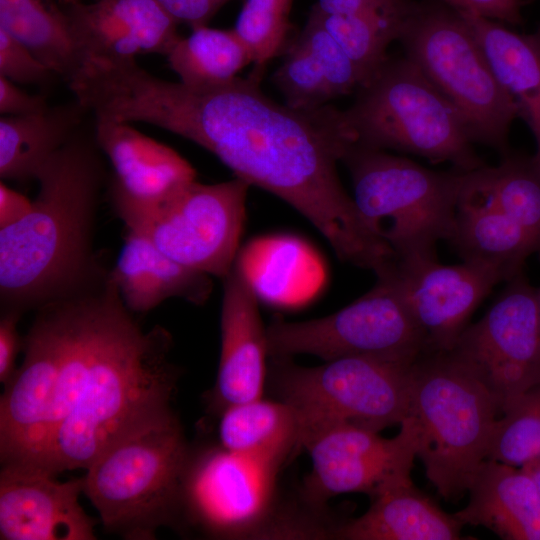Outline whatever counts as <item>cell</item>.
<instances>
[{"label": "cell", "instance_id": "9", "mask_svg": "<svg viewBox=\"0 0 540 540\" xmlns=\"http://www.w3.org/2000/svg\"><path fill=\"white\" fill-rule=\"evenodd\" d=\"M250 187L237 177L193 180L154 202L110 200L127 229L185 267L223 280L238 258Z\"/></svg>", "mask_w": 540, "mask_h": 540}, {"label": "cell", "instance_id": "22", "mask_svg": "<svg viewBox=\"0 0 540 540\" xmlns=\"http://www.w3.org/2000/svg\"><path fill=\"white\" fill-rule=\"evenodd\" d=\"M454 516L465 526H483L505 540H540V492L520 467L486 459Z\"/></svg>", "mask_w": 540, "mask_h": 540}, {"label": "cell", "instance_id": "35", "mask_svg": "<svg viewBox=\"0 0 540 540\" xmlns=\"http://www.w3.org/2000/svg\"><path fill=\"white\" fill-rule=\"evenodd\" d=\"M297 39L319 59L327 72L336 97L348 94L363 85L360 73L325 29L315 10L311 9L308 20Z\"/></svg>", "mask_w": 540, "mask_h": 540}, {"label": "cell", "instance_id": "43", "mask_svg": "<svg viewBox=\"0 0 540 540\" xmlns=\"http://www.w3.org/2000/svg\"><path fill=\"white\" fill-rule=\"evenodd\" d=\"M521 468L532 478L540 492V458L527 463Z\"/></svg>", "mask_w": 540, "mask_h": 540}, {"label": "cell", "instance_id": "27", "mask_svg": "<svg viewBox=\"0 0 540 540\" xmlns=\"http://www.w3.org/2000/svg\"><path fill=\"white\" fill-rule=\"evenodd\" d=\"M90 114L75 98L26 115H1L0 177L26 182L63 147Z\"/></svg>", "mask_w": 540, "mask_h": 540}, {"label": "cell", "instance_id": "40", "mask_svg": "<svg viewBox=\"0 0 540 540\" xmlns=\"http://www.w3.org/2000/svg\"><path fill=\"white\" fill-rule=\"evenodd\" d=\"M521 8V0H460L457 11L517 25L522 23Z\"/></svg>", "mask_w": 540, "mask_h": 540}, {"label": "cell", "instance_id": "34", "mask_svg": "<svg viewBox=\"0 0 540 540\" xmlns=\"http://www.w3.org/2000/svg\"><path fill=\"white\" fill-rule=\"evenodd\" d=\"M293 0H243L234 30L250 51L256 68L276 57L285 48L290 30Z\"/></svg>", "mask_w": 540, "mask_h": 540}, {"label": "cell", "instance_id": "19", "mask_svg": "<svg viewBox=\"0 0 540 540\" xmlns=\"http://www.w3.org/2000/svg\"><path fill=\"white\" fill-rule=\"evenodd\" d=\"M61 5L81 64L87 59L167 55L181 37L178 23L155 0L77 1Z\"/></svg>", "mask_w": 540, "mask_h": 540}, {"label": "cell", "instance_id": "42", "mask_svg": "<svg viewBox=\"0 0 540 540\" xmlns=\"http://www.w3.org/2000/svg\"><path fill=\"white\" fill-rule=\"evenodd\" d=\"M32 201L19 192L0 183V228L8 227L23 219L31 210Z\"/></svg>", "mask_w": 540, "mask_h": 540}, {"label": "cell", "instance_id": "37", "mask_svg": "<svg viewBox=\"0 0 540 540\" xmlns=\"http://www.w3.org/2000/svg\"><path fill=\"white\" fill-rule=\"evenodd\" d=\"M178 24L191 28L207 25L208 21L231 0H155Z\"/></svg>", "mask_w": 540, "mask_h": 540}, {"label": "cell", "instance_id": "26", "mask_svg": "<svg viewBox=\"0 0 540 540\" xmlns=\"http://www.w3.org/2000/svg\"><path fill=\"white\" fill-rule=\"evenodd\" d=\"M218 416L222 448L277 471L301 448V417L284 401L260 397L229 406Z\"/></svg>", "mask_w": 540, "mask_h": 540}, {"label": "cell", "instance_id": "38", "mask_svg": "<svg viewBox=\"0 0 540 540\" xmlns=\"http://www.w3.org/2000/svg\"><path fill=\"white\" fill-rule=\"evenodd\" d=\"M21 312L5 310L0 320V381L6 385L16 371L15 362L23 342L17 331Z\"/></svg>", "mask_w": 540, "mask_h": 540}, {"label": "cell", "instance_id": "29", "mask_svg": "<svg viewBox=\"0 0 540 540\" xmlns=\"http://www.w3.org/2000/svg\"><path fill=\"white\" fill-rule=\"evenodd\" d=\"M179 81L190 87L217 86L232 81L252 63L249 49L234 29L207 25L192 28L166 55Z\"/></svg>", "mask_w": 540, "mask_h": 540}, {"label": "cell", "instance_id": "18", "mask_svg": "<svg viewBox=\"0 0 540 540\" xmlns=\"http://www.w3.org/2000/svg\"><path fill=\"white\" fill-rule=\"evenodd\" d=\"M0 474L2 540H94L96 522L79 503L83 478L60 482L35 466L5 464Z\"/></svg>", "mask_w": 540, "mask_h": 540}, {"label": "cell", "instance_id": "25", "mask_svg": "<svg viewBox=\"0 0 540 540\" xmlns=\"http://www.w3.org/2000/svg\"><path fill=\"white\" fill-rule=\"evenodd\" d=\"M479 42L501 86L512 98L536 141L540 167V27L523 34L482 16L458 11Z\"/></svg>", "mask_w": 540, "mask_h": 540}, {"label": "cell", "instance_id": "13", "mask_svg": "<svg viewBox=\"0 0 540 540\" xmlns=\"http://www.w3.org/2000/svg\"><path fill=\"white\" fill-rule=\"evenodd\" d=\"M449 352L490 391L500 414L540 384L536 288L523 273L506 282L484 316L465 328Z\"/></svg>", "mask_w": 540, "mask_h": 540}, {"label": "cell", "instance_id": "45", "mask_svg": "<svg viewBox=\"0 0 540 540\" xmlns=\"http://www.w3.org/2000/svg\"><path fill=\"white\" fill-rule=\"evenodd\" d=\"M536 303H537L538 316H539V322H540V288L536 289Z\"/></svg>", "mask_w": 540, "mask_h": 540}, {"label": "cell", "instance_id": "23", "mask_svg": "<svg viewBox=\"0 0 540 540\" xmlns=\"http://www.w3.org/2000/svg\"><path fill=\"white\" fill-rule=\"evenodd\" d=\"M109 276L127 309L137 313L148 312L169 298L202 305L213 288L211 276L176 262L129 229Z\"/></svg>", "mask_w": 540, "mask_h": 540}, {"label": "cell", "instance_id": "20", "mask_svg": "<svg viewBox=\"0 0 540 540\" xmlns=\"http://www.w3.org/2000/svg\"><path fill=\"white\" fill-rule=\"evenodd\" d=\"M94 128L99 148L112 166L110 198L154 202L196 180V171L185 158L131 123L95 119Z\"/></svg>", "mask_w": 540, "mask_h": 540}, {"label": "cell", "instance_id": "10", "mask_svg": "<svg viewBox=\"0 0 540 540\" xmlns=\"http://www.w3.org/2000/svg\"><path fill=\"white\" fill-rule=\"evenodd\" d=\"M268 382L276 399L301 420L326 419L379 432L409 415L415 362L345 357L306 367L269 357Z\"/></svg>", "mask_w": 540, "mask_h": 540}, {"label": "cell", "instance_id": "5", "mask_svg": "<svg viewBox=\"0 0 540 540\" xmlns=\"http://www.w3.org/2000/svg\"><path fill=\"white\" fill-rule=\"evenodd\" d=\"M341 162L362 220L395 258L437 257V242L452 235L466 172L433 171L355 143Z\"/></svg>", "mask_w": 540, "mask_h": 540}, {"label": "cell", "instance_id": "17", "mask_svg": "<svg viewBox=\"0 0 540 540\" xmlns=\"http://www.w3.org/2000/svg\"><path fill=\"white\" fill-rule=\"evenodd\" d=\"M220 334L217 378L207 400L217 415L229 406L262 397L268 373L266 326L254 284L238 258L223 279Z\"/></svg>", "mask_w": 540, "mask_h": 540}, {"label": "cell", "instance_id": "33", "mask_svg": "<svg viewBox=\"0 0 540 540\" xmlns=\"http://www.w3.org/2000/svg\"><path fill=\"white\" fill-rule=\"evenodd\" d=\"M273 82L285 104L298 110H314L336 98L327 72L315 54L299 39L287 48Z\"/></svg>", "mask_w": 540, "mask_h": 540}, {"label": "cell", "instance_id": "31", "mask_svg": "<svg viewBox=\"0 0 540 540\" xmlns=\"http://www.w3.org/2000/svg\"><path fill=\"white\" fill-rule=\"evenodd\" d=\"M479 173L500 209L530 237L540 258V167L533 157L507 152Z\"/></svg>", "mask_w": 540, "mask_h": 540}, {"label": "cell", "instance_id": "28", "mask_svg": "<svg viewBox=\"0 0 540 540\" xmlns=\"http://www.w3.org/2000/svg\"><path fill=\"white\" fill-rule=\"evenodd\" d=\"M0 29L67 83L81 66L66 13L54 0H0Z\"/></svg>", "mask_w": 540, "mask_h": 540}, {"label": "cell", "instance_id": "16", "mask_svg": "<svg viewBox=\"0 0 540 540\" xmlns=\"http://www.w3.org/2000/svg\"><path fill=\"white\" fill-rule=\"evenodd\" d=\"M388 277L422 329L428 351H450L492 288L502 282L482 266L443 265L437 257L395 258Z\"/></svg>", "mask_w": 540, "mask_h": 540}, {"label": "cell", "instance_id": "4", "mask_svg": "<svg viewBox=\"0 0 540 540\" xmlns=\"http://www.w3.org/2000/svg\"><path fill=\"white\" fill-rule=\"evenodd\" d=\"M498 414L490 391L451 352L426 350L415 361L408 417L417 428V457L445 501L467 493Z\"/></svg>", "mask_w": 540, "mask_h": 540}, {"label": "cell", "instance_id": "7", "mask_svg": "<svg viewBox=\"0 0 540 540\" xmlns=\"http://www.w3.org/2000/svg\"><path fill=\"white\" fill-rule=\"evenodd\" d=\"M190 455L175 416L101 454L86 469L83 493L107 530L127 539H153L182 512Z\"/></svg>", "mask_w": 540, "mask_h": 540}, {"label": "cell", "instance_id": "41", "mask_svg": "<svg viewBox=\"0 0 540 540\" xmlns=\"http://www.w3.org/2000/svg\"><path fill=\"white\" fill-rule=\"evenodd\" d=\"M406 3L407 0H317L312 8L322 15H354L392 11Z\"/></svg>", "mask_w": 540, "mask_h": 540}, {"label": "cell", "instance_id": "3", "mask_svg": "<svg viewBox=\"0 0 540 540\" xmlns=\"http://www.w3.org/2000/svg\"><path fill=\"white\" fill-rule=\"evenodd\" d=\"M102 151L85 123L39 170L30 212L0 228L5 310L68 298L94 287L92 230L105 182Z\"/></svg>", "mask_w": 540, "mask_h": 540}, {"label": "cell", "instance_id": "24", "mask_svg": "<svg viewBox=\"0 0 540 540\" xmlns=\"http://www.w3.org/2000/svg\"><path fill=\"white\" fill-rule=\"evenodd\" d=\"M463 526L410 481L373 498L361 516L339 522L332 539L457 540Z\"/></svg>", "mask_w": 540, "mask_h": 540}, {"label": "cell", "instance_id": "30", "mask_svg": "<svg viewBox=\"0 0 540 540\" xmlns=\"http://www.w3.org/2000/svg\"><path fill=\"white\" fill-rule=\"evenodd\" d=\"M410 3L399 9L354 15H322L323 26L336 40L367 83L388 60L389 44L398 40Z\"/></svg>", "mask_w": 540, "mask_h": 540}, {"label": "cell", "instance_id": "14", "mask_svg": "<svg viewBox=\"0 0 540 540\" xmlns=\"http://www.w3.org/2000/svg\"><path fill=\"white\" fill-rule=\"evenodd\" d=\"M277 470L231 453L220 445L191 453L182 512L219 538H259L274 508Z\"/></svg>", "mask_w": 540, "mask_h": 540}, {"label": "cell", "instance_id": "11", "mask_svg": "<svg viewBox=\"0 0 540 540\" xmlns=\"http://www.w3.org/2000/svg\"><path fill=\"white\" fill-rule=\"evenodd\" d=\"M269 357L313 355L324 361L373 357L415 362L427 350L425 335L393 282L375 285L344 308L324 317L266 326Z\"/></svg>", "mask_w": 540, "mask_h": 540}, {"label": "cell", "instance_id": "46", "mask_svg": "<svg viewBox=\"0 0 540 540\" xmlns=\"http://www.w3.org/2000/svg\"><path fill=\"white\" fill-rule=\"evenodd\" d=\"M82 0H59L60 3H71V2H77Z\"/></svg>", "mask_w": 540, "mask_h": 540}, {"label": "cell", "instance_id": "6", "mask_svg": "<svg viewBox=\"0 0 540 540\" xmlns=\"http://www.w3.org/2000/svg\"><path fill=\"white\" fill-rule=\"evenodd\" d=\"M358 91L342 111L355 144L449 162L463 172L485 165L458 112L406 56L388 58Z\"/></svg>", "mask_w": 540, "mask_h": 540}, {"label": "cell", "instance_id": "36", "mask_svg": "<svg viewBox=\"0 0 540 540\" xmlns=\"http://www.w3.org/2000/svg\"><path fill=\"white\" fill-rule=\"evenodd\" d=\"M0 75L14 83L50 84L58 77L23 43L0 29Z\"/></svg>", "mask_w": 540, "mask_h": 540}, {"label": "cell", "instance_id": "44", "mask_svg": "<svg viewBox=\"0 0 540 540\" xmlns=\"http://www.w3.org/2000/svg\"><path fill=\"white\" fill-rule=\"evenodd\" d=\"M443 1L444 3H446L448 6H450L451 8L457 10L458 7H459V4H460V0H441Z\"/></svg>", "mask_w": 540, "mask_h": 540}, {"label": "cell", "instance_id": "12", "mask_svg": "<svg viewBox=\"0 0 540 540\" xmlns=\"http://www.w3.org/2000/svg\"><path fill=\"white\" fill-rule=\"evenodd\" d=\"M301 447L311 457L312 470L302 490L307 503L324 508L332 497L363 493L372 500L386 490L412 481L418 434L411 417L393 438L348 423L326 419L301 420Z\"/></svg>", "mask_w": 540, "mask_h": 540}, {"label": "cell", "instance_id": "1", "mask_svg": "<svg viewBox=\"0 0 540 540\" xmlns=\"http://www.w3.org/2000/svg\"><path fill=\"white\" fill-rule=\"evenodd\" d=\"M261 70L217 86L190 87L126 62L106 82L103 113L201 146L235 177L294 208L340 261L378 271L392 250L366 226L339 178L337 164L354 143L342 111L327 105L298 110L274 101L260 88Z\"/></svg>", "mask_w": 540, "mask_h": 540}, {"label": "cell", "instance_id": "2", "mask_svg": "<svg viewBox=\"0 0 540 540\" xmlns=\"http://www.w3.org/2000/svg\"><path fill=\"white\" fill-rule=\"evenodd\" d=\"M62 358L50 428L35 462L53 475L87 469L107 449L175 417L172 337L144 331L109 276L100 288L54 301Z\"/></svg>", "mask_w": 540, "mask_h": 540}, {"label": "cell", "instance_id": "15", "mask_svg": "<svg viewBox=\"0 0 540 540\" xmlns=\"http://www.w3.org/2000/svg\"><path fill=\"white\" fill-rule=\"evenodd\" d=\"M23 347V363L5 385L0 401L2 465H34L48 437L62 358L53 302L39 307Z\"/></svg>", "mask_w": 540, "mask_h": 540}, {"label": "cell", "instance_id": "32", "mask_svg": "<svg viewBox=\"0 0 540 540\" xmlns=\"http://www.w3.org/2000/svg\"><path fill=\"white\" fill-rule=\"evenodd\" d=\"M501 415L486 459L521 468L540 458V384L524 393Z\"/></svg>", "mask_w": 540, "mask_h": 540}, {"label": "cell", "instance_id": "21", "mask_svg": "<svg viewBox=\"0 0 540 540\" xmlns=\"http://www.w3.org/2000/svg\"><path fill=\"white\" fill-rule=\"evenodd\" d=\"M448 241L463 262L489 269L503 282L522 273L526 259L536 254L530 237L496 203L479 168L466 172Z\"/></svg>", "mask_w": 540, "mask_h": 540}, {"label": "cell", "instance_id": "39", "mask_svg": "<svg viewBox=\"0 0 540 540\" xmlns=\"http://www.w3.org/2000/svg\"><path fill=\"white\" fill-rule=\"evenodd\" d=\"M44 94H29L9 79L0 75L1 115H26L40 112L48 107Z\"/></svg>", "mask_w": 540, "mask_h": 540}, {"label": "cell", "instance_id": "47", "mask_svg": "<svg viewBox=\"0 0 540 540\" xmlns=\"http://www.w3.org/2000/svg\"><path fill=\"white\" fill-rule=\"evenodd\" d=\"M398 1H403V0H398Z\"/></svg>", "mask_w": 540, "mask_h": 540}, {"label": "cell", "instance_id": "8", "mask_svg": "<svg viewBox=\"0 0 540 540\" xmlns=\"http://www.w3.org/2000/svg\"><path fill=\"white\" fill-rule=\"evenodd\" d=\"M398 40L409 58L455 108L473 142L509 152L518 117L473 31L455 9L410 4Z\"/></svg>", "mask_w": 540, "mask_h": 540}]
</instances>
